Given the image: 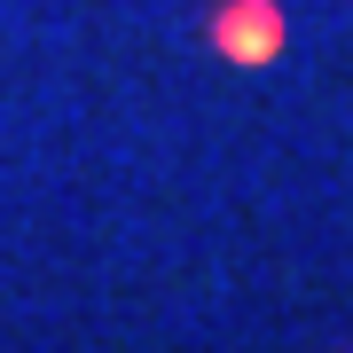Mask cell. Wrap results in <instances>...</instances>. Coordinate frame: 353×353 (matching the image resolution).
<instances>
[{"instance_id": "obj_1", "label": "cell", "mask_w": 353, "mask_h": 353, "mask_svg": "<svg viewBox=\"0 0 353 353\" xmlns=\"http://www.w3.org/2000/svg\"><path fill=\"white\" fill-rule=\"evenodd\" d=\"M220 48H228V55H243V63H267V55L283 48V24H275V8H259V0L228 8V24H220Z\"/></svg>"}]
</instances>
